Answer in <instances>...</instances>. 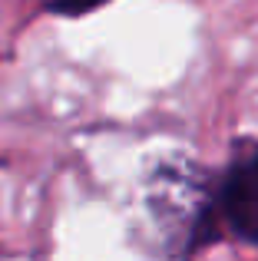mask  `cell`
I'll return each mask as SVG.
<instances>
[{"mask_svg": "<svg viewBox=\"0 0 258 261\" xmlns=\"http://www.w3.org/2000/svg\"><path fill=\"white\" fill-rule=\"evenodd\" d=\"M146 215L166 255H199L225 235L219 172L192 159H166L146 182Z\"/></svg>", "mask_w": 258, "mask_h": 261, "instance_id": "obj_1", "label": "cell"}, {"mask_svg": "<svg viewBox=\"0 0 258 261\" xmlns=\"http://www.w3.org/2000/svg\"><path fill=\"white\" fill-rule=\"evenodd\" d=\"M219 215L225 235L258 248V142L242 139L219 172Z\"/></svg>", "mask_w": 258, "mask_h": 261, "instance_id": "obj_2", "label": "cell"}, {"mask_svg": "<svg viewBox=\"0 0 258 261\" xmlns=\"http://www.w3.org/2000/svg\"><path fill=\"white\" fill-rule=\"evenodd\" d=\"M46 10L60 13V17H83V13H93L99 7L113 4V0H43Z\"/></svg>", "mask_w": 258, "mask_h": 261, "instance_id": "obj_3", "label": "cell"}]
</instances>
